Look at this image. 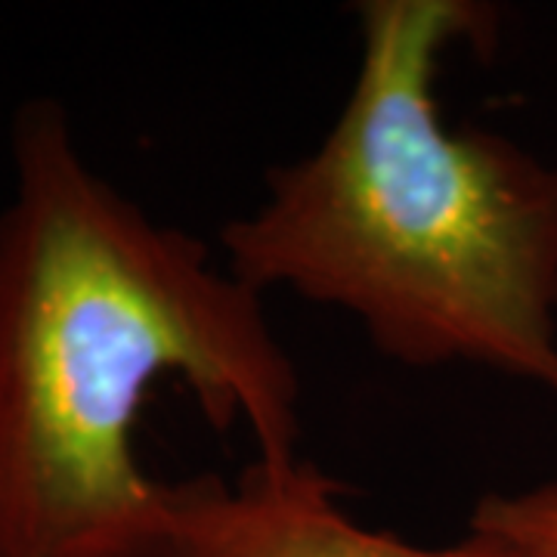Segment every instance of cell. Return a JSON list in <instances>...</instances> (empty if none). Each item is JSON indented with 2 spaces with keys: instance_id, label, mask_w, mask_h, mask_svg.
Returning <instances> with one entry per match:
<instances>
[{
  "instance_id": "obj_3",
  "label": "cell",
  "mask_w": 557,
  "mask_h": 557,
  "mask_svg": "<svg viewBox=\"0 0 557 557\" xmlns=\"http://www.w3.org/2000/svg\"><path fill=\"white\" fill-rule=\"evenodd\" d=\"M161 557H461L359 523L344 486L310 458H251L236 478L177 480V515Z\"/></svg>"
},
{
  "instance_id": "obj_1",
  "label": "cell",
  "mask_w": 557,
  "mask_h": 557,
  "mask_svg": "<svg viewBox=\"0 0 557 557\" xmlns=\"http://www.w3.org/2000/svg\"><path fill=\"white\" fill-rule=\"evenodd\" d=\"M0 208V557H161L177 480L137 421L177 379L260 461L300 456V375L263 295L84 156L65 109L16 115Z\"/></svg>"
},
{
  "instance_id": "obj_4",
  "label": "cell",
  "mask_w": 557,
  "mask_h": 557,
  "mask_svg": "<svg viewBox=\"0 0 557 557\" xmlns=\"http://www.w3.org/2000/svg\"><path fill=\"white\" fill-rule=\"evenodd\" d=\"M453 545L461 557H557V478L483 496Z\"/></svg>"
},
{
  "instance_id": "obj_2",
  "label": "cell",
  "mask_w": 557,
  "mask_h": 557,
  "mask_svg": "<svg viewBox=\"0 0 557 557\" xmlns=\"http://www.w3.org/2000/svg\"><path fill=\"white\" fill-rule=\"evenodd\" d=\"M350 94L310 152L267 171L220 233L258 295L354 317L409 369L478 366L557 399V161L443 121L437 72L496 35L471 0H362Z\"/></svg>"
}]
</instances>
